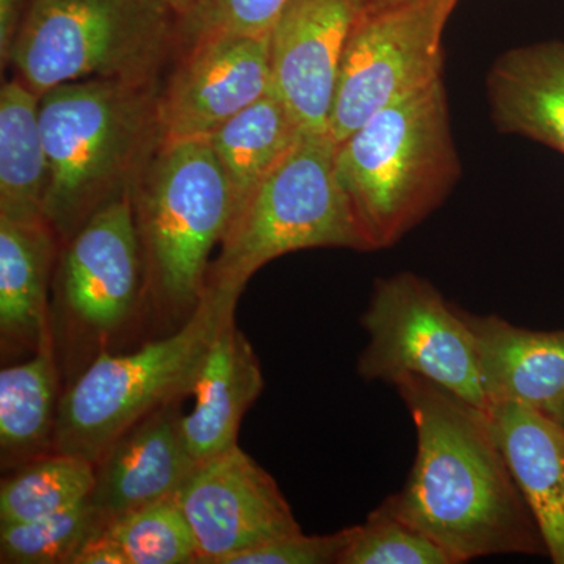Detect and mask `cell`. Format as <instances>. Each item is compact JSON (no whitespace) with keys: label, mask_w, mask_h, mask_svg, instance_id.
<instances>
[{"label":"cell","mask_w":564,"mask_h":564,"mask_svg":"<svg viewBox=\"0 0 564 564\" xmlns=\"http://www.w3.org/2000/svg\"><path fill=\"white\" fill-rule=\"evenodd\" d=\"M393 388L411 414L417 452L403 488L383 502L455 564L496 555L547 556L491 414L443 386L402 375Z\"/></svg>","instance_id":"cell-1"},{"label":"cell","mask_w":564,"mask_h":564,"mask_svg":"<svg viewBox=\"0 0 564 564\" xmlns=\"http://www.w3.org/2000/svg\"><path fill=\"white\" fill-rule=\"evenodd\" d=\"M159 84L88 79L40 98L50 163L44 218L66 242L95 212L132 192L163 143Z\"/></svg>","instance_id":"cell-2"},{"label":"cell","mask_w":564,"mask_h":564,"mask_svg":"<svg viewBox=\"0 0 564 564\" xmlns=\"http://www.w3.org/2000/svg\"><path fill=\"white\" fill-rule=\"evenodd\" d=\"M236 204L207 137L163 141L133 185L143 311L169 334L203 302L212 250L221 243Z\"/></svg>","instance_id":"cell-3"},{"label":"cell","mask_w":564,"mask_h":564,"mask_svg":"<svg viewBox=\"0 0 564 564\" xmlns=\"http://www.w3.org/2000/svg\"><path fill=\"white\" fill-rule=\"evenodd\" d=\"M334 161L369 250L400 242L462 176L443 79L377 111L336 143Z\"/></svg>","instance_id":"cell-4"},{"label":"cell","mask_w":564,"mask_h":564,"mask_svg":"<svg viewBox=\"0 0 564 564\" xmlns=\"http://www.w3.org/2000/svg\"><path fill=\"white\" fill-rule=\"evenodd\" d=\"M177 50L166 0H32L6 66L41 96L88 79L159 84Z\"/></svg>","instance_id":"cell-5"},{"label":"cell","mask_w":564,"mask_h":564,"mask_svg":"<svg viewBox=\"0 0 564 564\" xmlns=\"http://www.w3.org/2000/svg\"><path fill=\"white\" fill-rule=\"evenodd\" d=\"M329 132H303L236 210L207 288L242 295L265 263L310 248L370 251L336 173Z\"/></svg>","instance_id":"cell-6"},{"label":"cell","mask_w":564,"mask_h":564,"mask_svg":"<svg viewBox=\"0 0 564 564\" xmlns=\"http://www.w3.org/2000/svg\"><path fill=\"white\" fill-rule=\"evenodd\" d=\"M239 299L207 288L196 313L176 332L135 351L99 352L62 393L54 452L96 464L141 419L192 393L204 356Z\"/></svg>","instance_id":"cell-7"},{"label":"cell","mask_w":564,"mask_h":564,"mask_svg":"<svg viewBox=\"0 0 564 564\" xmlns=\"http://www.w3.org/2000/svg\"><path fill=\"white\" fill-rule=\"evenodd\" d=\"M361 325L369 340L356 372L364 381L417 375L489 411L474 334L432 282L410 272L378 280Z\"/></svg>","instance_id":"cell-8"},{"label":"cell","mask_w":564,"mask_h":564,"mask_svg":"<svg viewBox=\"0 0 564 564\" xmlns=\"http://www.w3.org/2000/svg\"><path fill=\"white\" fill-rule=\"evenodd\" d=\"M444 0H370L337 74L329 135L339 143L377 111L443 79Z\"/></svg>","instance_id":"cell-9"},{"label":"cell","mask_w":564,"mask_h":564,"mask_svg":"<svg viewBox=\"0 0 564 564\" xmlns=\"http://www.w3.org/2000/svg\"><path fill=\"white\" fill-rule=\"evenodd\" d=\"M51 323L93 359L131 325L144 304V267L132 192L91 215L55 263ZM91 359V361H93Z\"/></svg>","instance_id":"cell-10"},{"label":"cell","mask_w":564,"mask_h":564,"mask_svg":"<svg viewBox=\"0 0 564 564\" xmlns=\"http://www.w3.org/2000/svg\"><path fill=\"white\" fill-rule=\"evenodd\" d=\"M176 500L198 564H228L248 549L302 532L272 475L239 444L196 467Z\"/></svg>","instance_id":"cell-11"},{"label":"cell","mask_w":564,"mask_h":564,"mask_svg":"<svg viewBox=\"0 0 564 564\" xmlns=\"http://www.w3.org/2000/svg\"><path fill=\"white\" fill-rule=\"evenodd\" d=\"M177 52L159 93L163 141L210 135L274 88L270 35L210 33Z\"/></svg>","instance_id":"cell-12"},{"label":"cell","mask_w":564,"mask_h":564,"mask_svg":"<svg viewBox=\"0 0 564 564\" xmlns=\"http://www.w3.org/2000/svg\"><path fill=\"white\" fill-rule=\"evenodd\" d=\"M370 0H289L270 33L274 88L303 132H328L340 58Z\"/></svg>","instance_id":"cell-13"},{"label":"cell","mask_w":564,"mask_h":564,"mask_svg":"<svg viewBox=\"0 0 564 564\" xmlns=\"http://www.w3.org/2000/svg\"><path fill=\"white\" fill-rule=\"evenodd\" d=\"M180 402L163 404L141 419L95 464L88 500L109 521L176 497L198 467L182 436Z\"/></svg>","instance_id":"cell-14"},{"label":"cell","mask_w":564,"mask_h":564,"mask_svg":"<svg viewBox=\"0 0 564 564\" xmlns=\"http://www.w3.org/2000/svg\"><path fill=\"white\" fill-rule=\"evenodd\" d=\"M474 334L481 383L489 408L518 403L562 422L564 417V329L534 332L499 315L463 310Z\"/></svg>","instance_id":"cell-15"},{"label":"cell","mask_w":564,"mask_h":564,"mask_svg":"<svg viewBox=\"0 0 564 564\" xmlns=\"http://www.w3.org/2000/svg\"><path fill=\"white\" fill-rule=\"evenodd\" d=\"M261 361L229 315L212 340L196 377L195 406L182 414L181 430L193 462L202 464L237 445L245 414L261 397Z\"/></svg>","instance_id":"cell-16"},{"label":"cell","mask_w":564,"mask_h":564,"mask_svg":"<svg viewBox=\"0 0 564 564\" xmlns=\"http://www.w3.org/2000/svg\"><path fill=\"white\" fill-rule=\"evenodd\" d=\"M494 432L521 489L547 556L564 564V423L518 403L489 408Z\"/></svg>","instance_id":"cell-17"},{"label":"cell","mask_w":564,"mask_h":564,"mask_svg":"<svg viewBox=\"0 0 564 564\" xmlns=\"http://www.w3.org/2000/svg\"><path fill=\"white\" fill-rule=\"evenodd\" d=\"M61 240L46 220L0 218L2 355L39 350L52 326L50 285Z\"/></svg>","instance_id":"cell-18"},{"label":"cell","mask_w":564,"mask_h":564,"mask_svg":"<svg viewBox=\"0 0 564 564\" xmlns=\"http://www.w3.org/2000/svg\"><path fill=\"white\" fill-rule=\"evenodd\" d=\"M500 132L540 141L564 155V43L545 41L500 55L488 74Z\"/></svg>","instance_id":"cell-19"},{"label":"cell","mask_w":564,"mask_h":564,"mask_svg":"<svg viewBox=\"0 0 564 564\" xmlns=\"http://www.w3.org/2000/svg\"><path fill=\"white\" fill-rule=\"evenodd\" d=\"M57 348L52 326L39 350L0 372V454L3 469H17L54 452L58 404Z\"/></svg>","instance_id":"cell-20"},{"label":"cell","mask_w":564,"mask_h":564,"mask_svg":"<svg viewBox=\"0 0 564 564\" xmlns=\"http://www.w3.org/2000/svg\"><path fill=\"white\" fill-rule=\"evenodd\" d=\"M40 95L20 79L0 91V218H44L50 163L40 126Z\"/></svg>","instance_id":"cell-21"},{"label":"cell","mask_w":564,"mask_h":564,"mask_svg":"<svg viewBox=\"0 0 564 564\" xmlns=\"http://www.w3.org/2000/svg\"><path fill=\"white\" fill-rule=\"evenodd\" d=\"M302 133L288 104L272 88L207 135L237 204L272 172Z\"/></svg>","instance_id":"cell-22"},{"label":"cell","mask_w":564,"mask_h":564,"mask_svg":"<svg viewBox=\"0 0 564 564\" xmlns=\"http://www.w3.org/2000/svg\"><path fill=\"white\" fill-rule=\"evenodd\" d=\"M95 464L52 452L17 467L0 486V525L47 518L87 502Z\"/></svg>","instance_id":"cell-23"},{"label":"cell","mask_w":564,"mask_h":564,"mask_svg":"<svg viewBox=\"0 0 564 564\" xmlns=\"http://www.w3.org/2000/svg\"><path fill=\"white\" fill-rule=\"evenodd\" d=\"M104 532L126 564H198L195 540L176 497L117 516Z\"/></svg>","instance_id":"cell-24"},{"label":"cell","mask_w":564,"mask_h":564,"mask_svg":"<svg viewBox=\"0 0 564 564\" xmlns=\"http://www.w3.org/2000/svg\"><path fill=\"white\" fill-rule=\"evenodd\" d=\"M109 519L87 502L47 518L0 525V562L73 564L82 547Z\"/></svg>","instance_id":"cell-25"},{"label":"cell","mask_w":564,"mask_h":564,"mask_svg":"<svg viewBox=\"0 0 564 564\" xmlns=\"http://www.w3.org/2000/svg\"><path fill=\"white\" fill-rule=\"evenodd\" d=\"M340 564H455L436 541L389 510L384 502L352 527Z\"/></svg>","instance_id":"cell-26"},{"label":"cell","mask_w":564,"mask_h":564,"mask_svg":"<svg viewBox=\"0 0 564 564\" xmlns=\"http://www.w3.org/2000/svg\"><path fill=\"white\" fill-rule=\"evenodd\" d=\"M288 2L289 0H198L177 21L180 50L193 40L210 33L270 35Z\"/></svg>","instance_id":"cell-27"},{"label":"cell","mask_w":564,"mask_h":564,"mask_svg":"<svg viewBox=\"0 0 564 564\" xmlns=\"http://www.w3.org/2000/svg\"><path fill=\"white\" fill-rule=\"evenodd\" d=\"M352 527L329 534L296 532L274 538L232 556L228 564H340Z\"/></svg>","instance_id":"cell-28"},{"label":"cell","mask_w":564,"mask_h":564,"mask_svg":"<svg viewBox=\"0 0 564 564\" xmlns=\"http://www.w3.org/2000/svg\"><path fill=\"white\" fill-rule=\"evenodd\" d=\"M166 2L170 3V7L176 13L177 21H180L182 17H185L195 7L198 0H166Z\"/></svg>","instance_id":"cell-29"},{"label":"cell","mask_w":564,"mask_h":564,"mask_svg":"<svg viewBox=\"0 0 564 564\" xmlns=\"http://www.w3.org/2000/svg\"><path fill=\"white\" fill-rule=\"evenodd\" d=\"M456 2H458V0H444L445 9H447L452 13V10H454Z\"/></svg>","instance_id":"cell-30"},{"label":"cell","mask_w":564,"mask_h":564,"mask_svg":"<svg viewBox=\"0 0 564 564\" xmlns=\"http://www.w3.org/2000/svg\"><path fill=\"white\" fill-rule=\"evenodd\" d=\"M562 422L564 423V417H563V421H562Z\"/></svg>","instance_id":"cell-31"}]
</instances>
